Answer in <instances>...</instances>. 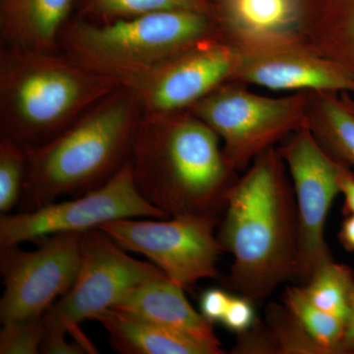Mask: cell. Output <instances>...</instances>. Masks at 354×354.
<instances>
[{
	"instance_id": "obj_1",
	"label": "cell",
	"mask_w": 354,
	"mask_h": 354,
	"mask_svg": "<svg viewBox=\"0 0 354 354\" xmlns=\"http://www.w3.org/2000/svg\"><path fill=\"white\" fill-rule=\"evenodd\" d=\"M279 150L268 149L227 195L218 239L234 257L225 283L251 301L300 279L299 218Z\"/></svg>"
},
{
	"instance_id": "obj_2",
	"label": "cell",
	"mask_w": 354,
	"mask_h": 354,
	"mask_svg": "<svg viewBox=\"0 0 354 354\" xmlns=\"http://www.w3.org/2000/svg\"><path fill=\"white\" fill-rule=\"evenodd\" d=\"M220 143L189 111L142 114L130 157L139 192L167 218L218 216L235 183Z\"/></svg>"
},
{
	"instance_id": "obj_3",
	"label": "cell",
	"mask_w": 354,
	"mask_h": 354,
	"mask_svg": "<svg viewBox=\"0 0 354 354\" xmlns=\"http://www.w3.org/2000/svg\"><path fill=\"white\" fill-rule=\"evenodd\" d=\"M142 114L134 95L118 87L50 141L26 149L20 212L81 196L108 183L130 160Z\"/></svg>"
},
{
	"instance_id": "obj_4",
	"label": "cell",
	"mask_w": 354,
	"mask_h": 354,
	"mask_svg": "<svg viewBox=\"0 0 354 354\" xmlns=\"http://www.w3.org/2000/svg\"><path fill=\"white\" fill-rule=\"evenodd\" d=\"M120 87L62 50H0V137L32 148L57 136Z\"/></svg>"
},
{
	"instance_id": "obj_5",
	"label": "cell",
	"mask_w": 354,
	"mask_h": 354,
	"mask_svg": "<svg viewBox=\"0 0 354 354\" xmlns=\"http://www.w3.org/2000/svg\"><path fill=\"white\" fill-rule=\"evenodd\" d=\"M213 38H225L218 18L197 11H162L109 23L74 18L62 32L59 50L109 76L144 68Z\"/></svg>"
},
{
	"instance_id": "obj_6",
	"label": "cell",
	"mask_w": 354,
	"mask_h": 354,
	"mask_svg": "<svg viewBox=\"0 0 354 354\" xmlns=\"http://www.w3.org/2000/svg\"><path fill=\"white\" fill-rule=\"evenodd\" d=\"M309 93L269 97L249 92L241 84L227 82L188 111L220 137L228 167L235 174L307 124Z\"/></svg>"
},
{
	"instance_id": "obj_7",
	"label": "cell",
	"mask_w": 354,
	"mask_h": 354,
	"mask_svg": "<svg viewBox=\"0 0 354 354\" xmlns=\"http://www.w3.org/2000/svg\"><path fill=\"white\" fill-rule=\"evenodd\" d=\"M80 270L73 286L43 316L46 330H60L99 353L84 334L80 324L113 308L135 286L167 276L153 263L128 255L127 250L100 228L81 236Z\"/></svg>"
},
{
	"instance_id": "obj_8",
	"label": "cell",
	"mask_w": 354,
	"mask_h": 354,
	"mask_svg": "<svg viewBox=\"0 0 354 354\" xmlns=\"http://www.w3.org/2000/svg\"><path fill=\"white\" fill-rule=\"evenodd\" d=\"M155 220L122 218L99 228L125 250L145 256L184 290L202 279L218 278L216 265L225 251L216 235L218 216Z\"/></svg>"
},
{
	"instance_id": "obj_9",
	"label": "cell",
	"mask_w": 354,
	"mask_h": 354,
	"mask_svg": "<svg viewBox=\"0 0 354 354\" xmlns=\"http://www.w3.org/2000/svg\"><path fill=\"white\" fill-rule=\"evenodd\" d=\"M236 60L234 44L213 38L157 64L109 77L134 95L143 113H180L230 82Z\"/></svg>"
},
{
	"instance_id": "obj_10",
	"label": "cell",
	"mask_w": 354,
	"mask_h": 354,
	"mask_svg": "<svg viewBox=\"0 0 354 354\" xmlns=\"http://www.w3.org/2000/svg\"><path fill=\"white\" fill-rule=\"evenodd\" d=\"M79 232H62L37 239L36 250L0 247L4 292L0 322L39 318L73 286L82 252Z\"/></svg>"
},
{
	"instance_id": "obj_11",
	"label": "cell",
	"mask_w": 354,
	"mask_h": 354,
	"mask_svg": "<svg viewBox=\"0 0 354 354\" xmlns=\"http://www.w3.org/2000/svg\"><path fill=\"white\" fill-rule=\"evenodd\" d=\"M135 218H167L139 192L129 160L108 183L73 200L2 215L0 247L62 232L83 234L111 221Z\"/></svg>"
},
{
	"instance_id": "obj_12",
	"label": "cell",
	"mask_w": 354,
	"mask_h": 354,
	"mask_svg": "<svg viewBox=\"0 0 354 354\" xmlns=\"http://www.w3.org/2000/svg\"><path fill=\"white\" fill-rule=\"evenodd\" d=\"M290 171L299 218L300 279L305 283L333 261L325 241V225L346 165L327 153L308 123L290 135L278 149Z\"/></svg>"
},
{
	"instance_id": "obj_13",
	"label": "cell",
	"mask_w": 354,
	"mask_h": 354,
	"mask_svg": "<svg viewBox=\"0 0 354 354\" xmlns=\"http://www.w3.org/2000/svg\"><path fill=\"white\" fill-rule=\"evenodd\" d=\"M234 46L237 60L230 82L272 91L354 95V79L334 62L310 50L302 39Z\"/></svg>"
},
{
	"instance_id": "obj_14",
	"label": "cell",
	"mask_w": 354,
	"mask_h": 354,
	"mask_svg": "<svg viewBox=\"0 0 354 354\" xmlns=\"http://www.w3.org/2000/svg\"><path fill=\"white\" fill-rule=\"evenodd\" d=\"M223 37L234 46H259L301 39L298 0H218Z\"/></svg>"
},
{
	"instance_id": "obj_15",
	"label": "cell",
	"mask_w": 354,
	"mask_h": 354,
	"mask_svg": "<svg viewBox=\"0 0 354 354\" xmlns=\"http://www.w3.org/2000/svg\"><path fill=\"white\" fill-rule=\"evenodd\" d=\"M184 290L167 278L153 279L128 291L113 308L183 333L209 346L216 354L225 353L214 324L191 306Z\"/></svg>"
},
{
	"instance_id": "obj_16",
	"label": "cell",
	"mask_w": 354,
	"mask_h": 354,
	"mask_svg": "<svg viewBox=\"0 0 354 354\" xmlns=\"http://www.w3.org/2000/svg\"><path fill=\"white\" fill-rule=\"evenodd\" d=\"M77 0H1L3 46L55 53Z\"/></svg>"
},
{
	"instance_id": "obj_17",
	"label": "cell",
	"mask_w": 354,
	"mask_h": 354,
	"mask_svg": "<svg viewBox=\"0 0 354 354\" xmlns=\"http://www.w3.org/2000/svg\"><path fill=\"white\" fill-rule=\"evenodd\" d=\"M300 37L354 79V0H298Z\"/></svg>"
},
{
	"instance_id": "obj_18",
	"label": "cell",
	"mask_w": 354,
	"mask_h": 354,
	"mask_svg": "<svg viewBox=\"0 0 354 354\" xmlns=\"http://www.w3.org/2000/svg\"><path fill=\"white\" fill-rule=\"evenodd\" d=\"M93 320L101 324L111 348L120 353L216 354L189 335L122 310L109 308Z\"/></svg>"
},
{
	"instance_id": "obj_19",
	"label": "cell",
	"mask_w": 354,
	"mask_h": 354,
	"mask_svg": "<svg viewBox=\"0 0 354 354\" xmlns=\"http://www.w3.org/2000/svg\"><path fill=\"white\" fill-rule=\"evenodd\" d=\"M337 95L310 92L307 123L330 156L346 167H354V114Z\"/></svg>"
},
{
	"instance_id": "obj_20",
	"label": "cell",
	"mask_w": 354,
	"mask_h": 354,
	"mask_svg": "<svg viewBox=\"0 0 354 354\" xmlns=\"http://www.w3.org/2000/svg\"><path fill=\"white\" fill-rule=\"evenodd\" d=\"M76 6L75 19L90 23H109L174 10L197 11L218 18V6L211 0H77Z\"/></svg>"
},
{
	"instance_id": "obj_21",
	"label": "cell",
	"mask_w": 354,
	"mask_h": 354,
	"mask_svg": "<svg viewBox=\"0 0 354 354\" xmlns=\"http://www.w3.org/2000/svg\"><path fill=\"white\" fill-rule=\"evenodd\" d=\"M305 283L307 297L316 306L346 324L354 290V272L348 266L330 261Z\"/></svg>"
},
{
	"instance_id": "obj_22",
	"label": "cell",
	"mask_w": 354,
	"mask_h": 354,
	"mask_svg": "<svg viewBox=\"0 0 354 354\" xmlns=\"http://www.w3.org/2000/svg\"><path fill=\"white\" fill-rule=\"evenodd\" d=\"M281 302L301 323L327 354H339L346 324L316 306L307 297L304 286H288Z\"/></svg>"
},
{
	"instance_id": "obj_23",
	"label": "cell",
	"mask_w": 354,
	"mask_h": 354,
	"mask_svg": "<svg viewBox=\"0 0 354 354\" xmlns=\"http://www.w3.org/2000/svg\"><path fill=\"white\" fill-rule=\"evenodd\" d=\"M265 324L276 354H327L283 304L268 305Z\"/></svg>"
},
{
	"instance_id": "obj_24",
	"label": "cell",
	"mask_w": 354,
	"mask_h": 354,
	"mask_svg": "<svg viewBox=\"0 0 354 354\" xmlns=\"http://www.w3.org/2000/svg\"><path fill=\"white\" fill-rule=\"evenodd\" d=\"M27 176V150L0 137V212L10 213L19 205Z\"/></svg>"
},
{
	"instance_id": "obj_25",
	"label": "cell",
	"mask_w": 354,
	"mask_h": 354,
	"mask_svg": "<svg viewBox=\"0 0 354 354\" xmlns=\"http://www.w3.org/2000/svg\"><path fill=\"white\" fill-rule=\"evenodd\" d=\"M46 327L43 317L2 324L0 353H41Z\"/></svg>"
},
{
	"instance_id": "obj_26",
	"label": "cell",
	"mask_w": 354,
	"mask_h": 354,
	"mask_svg": "<svg viewBox=\"0 0 354 354\" xmlns=\"http://www.w3.org/2000/svg\"><path fill=\"white\" fill-rule=\"evenodd\" d=\"M234 354H276L271 335L266 324L255 320L252 327L239 334L236 344L232 349Z\"/></svg>"
},
{
	"instance_id": "obj_27",
	"label": "cell",
	"mask_w": 354,
	"mask_h": 354,
	"mask_svg": "<svg viewBox=\"0 0 354 354\" xmlns=\"http://www.w3.org/2000/svg\"><path fill=\"white\" fill-rule=\"evenodd\" d=\"M252 304L250 299L241 295L230 297L221 323L236 334L245 332L256 320Z\"/></svg>"
},
{
	"instance_id": "obj_28",
	"label": "cell",
	"mask_w": 354,
	"mask_h": 354,
	"mask_svg": "<svg viewBox=\"0 0 354 354\" xmlns=\"http://www.w3.org/2000/svg\"><path fill=\"white\" fill-rule=\"evenodd\" d=\"M230 297L225 291L218 288L205 291L200 300L202 315L211 323L221 322L227 312Z\"/></svg>"
},
{
	"instance_id": "obj_29",
	"label": "cell",
	"mask_w": 354,
	"mask_h": 354,
	"mask_svg": "<svg viewBox=\"0 0 354 354\" xmlns=\"http://www.w3.org/2000/svg\"><path fill=\"white\" fill-rule=\"evenodd\" d=\"M67 334L60 330H46L41 353L44 354H86L88 351L81 342L74 339L68 342ZM90 354V353H88Z\"/></svg>"
},
{
	"instance_id": "obj_30",
	"label": "cell",
	"mask_w": 354,
	"mask_h": 354,
	"mask_svg": "<svg viewBox=\"0 0 354 354\" xmlns=\"http://www.w3.org/2000/svg\"><path fill=\"white\" fill-rule=\"evenodd\" d=\"M341 193L344 194V212L348 215H354V174L349 171L348 167L344 169L339 180Z\"/></svg>"
},
{
	"instance_id": "obj_31",
	"label": "cell",
	"mask_w": 354,
	"mask_h": 354,
	"mask_svg": "<svg viewBox=\"0 0 354 354\" xmlns=\"http://www.w3.org/2000/svg\"><path fill=\"white\" fill-rule=\"evenodd\" d=\"M342 353H354V290L351 293L349 313L344 327V337L342 342Z\"/></svg>"
},
{
	"instance_id": "obj_32",
	"label": "cell",
	"mask_w": 354,
	"mask_h": 354,
	"mask_svg": "<svg viewBox=\"0 0 354 354\" xmlns=\"http://www.w3.org/2000/svg\"><path fill=\"white\" fill-rule=\"evenodd\" d=\"M339 241L346 250L354 252V215H349L342 223Z\"/></svg>"
},
{
	"instance_id": "obj_33",
	"label": "cell",
	"mask_w": 354,
	"mask_h": 354,
	"mask_svg": "<svg viewBox=\"0 0 354 354\" xmlns=\"http://www.w3.org/2000/svg\"><path fill=\"white\" fill-rule=\"evenodd\" d=\"M339 97H341L342 102H344V106H346L354 114V97H353V94H349V93H342L339 94Z\"/></svg>"
},
{
	"instance_id": "obj_34",
	"label": "cell",
	"mask_w": 354,
	"mask_h": 354,
	"mask_svg": "<svg viewBox=\"0 0 354 354\" xmlns=\"http://www.w3.org/2000/svg\"><path fill=\"white\" fill-rule=\"evenodd\" d=\"M218 0H216V2H218Z\"/></svg>"
}]
</instances>
